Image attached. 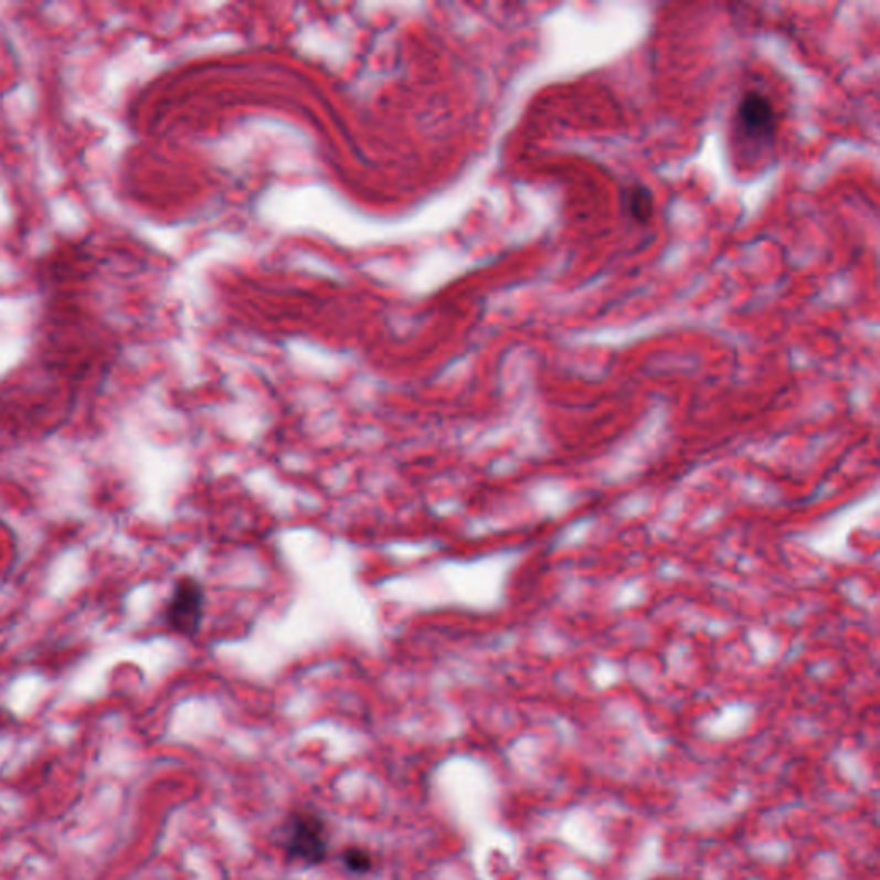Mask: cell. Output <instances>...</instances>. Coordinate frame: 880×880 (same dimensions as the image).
I'll return each mask as SVG.
<instances>
[{"mask_svg":"<svg viewBox=\"0 0 880 880\" xmlns=\"http://www.w3.org/2000/svg\"><path fill=\"white\" fill-rule=\"evenodd\" d=\"M284 854L299 865L322 863L329 849L327 826L314 812H295L284 827Z\"/></svg>","mask_w":880,"mask_h":880,"instance_id":"6da1fadb","label":"cell"},{"mask_svg":"<svg viewBox=\"0 0 880 880\" xmlns=\"http://www.w3.org/2000/svg\"><path fill=\"white\" fill-rule=\"evenodd\" d=\"M205 590L202 583L191 576L178 580L166 604V625L178 635L193 636L202 626Z\"/></svg>","mask_w":880,"mask_h":880,"instance_id":"3957f363","label":"cell"},{"mask_svg":"<svg viewBox=\"0 0 880 880\" xmlns=\"http://www.w3.org/2000/svg\"><path fill=\"white\" fill-rule=\"evenodd\" d=\"M734 123H736L738 138L749 147H768L776 138V107L771 98L759 89H749L741 97Z\"/></svg>","mask_w":880,"mask_h":880,"instance_id":"7a4b0ae2","label":"cell"},{"mask_svg":"<svg viewBox=\"0 0 880 880\" xmlns=\"http://www.w3.org/2000/svg\"><path fill=\"white\" fill-rule=\"evenodd\" d=\"M625 206L633 221L648 222L654 215V197L645 187L629 188L625 193Z\"/></svg>","mask_w":880,"mask_h":880,"instance_id":"277c9868","label":"cell"},{"mask_svg":"<svg viewBox=\"0 0 880 880\" xmlns=\"http://www.w3.org/2000/svg\"><path fill=\"white\" fill-rule=\"evenodd\" d=\"M341 860L346 869L353 873H367L370 872L373 867L372 855H370L365 848H358V846H351V848L344 849Z\"/></svg>","mask_w":880,"mask_h":880,"instance_id":"5b68a950","label":"cell"}]
</instances>
